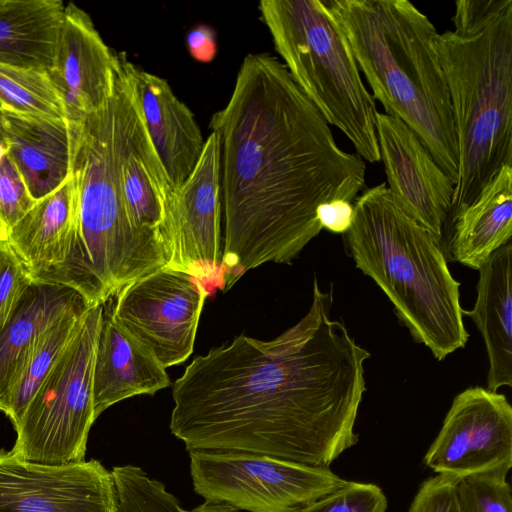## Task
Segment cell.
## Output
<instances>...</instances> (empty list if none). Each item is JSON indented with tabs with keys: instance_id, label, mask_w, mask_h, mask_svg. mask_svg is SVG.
Masks as SVG:
<instances>
[{
	"instance_id": "7c38bea8",
	"label": "cell",
	"mask_w": 512,
	"mask_h": 512,
	"mask_svg": "<svg viewBox=\"0 0 512 512\" xmlns=\"http://www.w3.org/2000/svg\"><path fill=\"white\" fill-rule=\"evenodd\" d=\"M436 474L460 479L512 467V407L506 396L482 387L459 393L424 456Z\"/></svg>"
},
{
	"instance_id": "83f0119b",
	"label": "cell",
	"mask_w": 512,
	"mask_h": 512,
	"mask_svg": "<svg viewBox=\"0 0 512 512\" xmlns=\"http://www.w3.org/2000/svg\"><path fill=\"white\" fill-rule=\"evenodd\" d=\"M507 469H495L462 477L456 483L459 512H512V493Z\"/></svg>"
},
{
	"instance_id": "44dd1931",
	"label": "cell",
	"mask_w": 512,
	"mask_h": 512,
	"mask_svg": "<svg viewBox=\"0 0 512 512\" xmlns=\"http://www.w3.org/2000/svg\"><path fill=\"white\" fill-rule=\"evenodd\" d=\"M120 181L133 222L142 230L162 238L170 251L166 218L176 190L153 147L139 104L123 150Z\"/></svg>"
},
{
	"instance_id": "8992f818",
	"label": "cell",
	"mask_w": 512,
	"mask_h": 512,
	"mask_svg": "<svg viewBox=\"0 0 512 512\" xmlns=\"http://www.w3.org/2000/svg\"><path fill=\"white\" fill-rule=\"evenodd\" d=\"M353 205L343 240L356 267L382 289L402 325L436 359L464 347L460 283L436 236L395 203L385 183L366 189Z\"/></svg>"
},
{
	"instance_id": "2e32d148",
	"label": "cell",
	"mask_w": 512,
	"mask_h": 512,
	"mask_svg": "<svg viewBox=\"0 0 512 512\" xmlns=\"http://www.w3.org/2000/svg\"><path fill=\"white\" fill-rule=\"evenodd\" d=\"M78 206V179L73 171L11 229L5 241L32 280L51 283L67 261L77 236Z\"/></svg>"
},
{
	"instance_id": "7402d4cb",
	"label": "cell",
	"mask_w": 512,
	"mask_h": 512,
	"mask_svg": "<svg viewBox=\"0 0 512 512\" xmlns=\"http://www.w3.org/2000/svg\"><path fill=\"white\" fill-rule=\"evenodd\" d=\"M477 297L463 310L481 332L489 359L487 386H512V244L497 249L478 269Z\"/></svg>"
},
{
	"instance_id": "4fadbf2b",
	"label": "cell",
	"mask_w": 512,
	"mask_h": 512,
	"mask_svg": "<svg viewBox=\"0 0 512 512\" xmlns=\"http://www.w3.org/2000/svg\"><path fill=\"white\" fill-rule=\"evenodd\" d=\"M0 512H118V497L98 460L44 464L1 449Z\"/></svg>"
},
{
	"instance_id": "e0dca14e",
	"label": "cell",
	"mask_w": 512,
	"mask_h": 512,
	"mask_svg": "<svg viewBox=\"0 0 512 512\" xmlns=\"http://www.w3.org/2000/svg\"><path fill=\"white\" fill-rule=\"evenodd\" d=\"M171 385L166 368L110 310L103 312L93 368L95 418L110 406L138 395H154Z\"/></svg>"
},
{
	"instance_id": "4dcf8cb0",
	"label": "cell",
	"mask_w": 512,
	"mask_h": 512,
	"mask_svg": "<svg viewBox=\"0 0 512 512\" xmlns=\"http://www.w3.org/2000/svg\"><path fill=\"white\" fill-rule=\"evenodd\" d=\"M32 278L7 241L0 240V333L11 320Z\"/></svg>"
},
{
	"instance_id": "7a4b0ae2",
	"label": "cell",
	"mask_w": 512,
	"mask_h": 512,
	"mask_svg": "<svg viewBox=\"0 0 512 512\" xmlns=\"http://www.w3.org/2000/svg\"><path fill=\"white\" fill-rule=\"evenodd\" d=\"M210 128L220 146L224 291L264 263L290 264L323 229L319 206L352 202L365 185L364 160L337 145L271 54L245 56Z\"/></svg>"
},
{
	"instance_id": "6da1fadb",
	"label": "cell",
	"mask_w": 512,
	"mask_h": 512,
	"mask_svg": "<svg viewBox=\"0 0 512 512\" xmlns=\"http://www.w3.org/2000/svg\"><path fill=\"white\" fill-rule=\"evenodd\" d=\"M314 279L308 313L275 339L244 334L197 356L174 382L170 431L187 450H234L330 466L354 446L370 357L330 318Z\"/></svg>"
},
{
	"instance_id": "e575fe53",
	"label": "cell",
	"mask_w": 512,
	"mask_h": 512,
	"mask_svg": "<svg viewBox=\"0 0 512 512\" xmlns=\"http://www.w3.org/2000/svg\"><path fill=\"white\" fill-rule=\"evenodd\" d=\"M191 512H240L239 510L223 504V503H211L204 501V503L200 504Z\"/></svg>"
},
{
	"instance_id": "52a82bcc",
	"label": "cell",
	"mask_w": 512,
	"mask_h": 512,
	"mask_svg": "<svg viewBox=\"0 0 512 512\" xmlns=\"http://www.w3.org/2000/svg\"><path fill=\"white\" fill-rule=\"evenodd\" d=\"M259 11L290 75L362 159L380 161L377 108L346 36L323 0H262Z\"/></svg>"
},
{
	"instance_id": "ba28073f",
	"label": "cell",
	"mask_w": 512,
	"mask_h": 512,
	"mask_svg": "<svg viewBox=\"0 0 512 512\" xmlns=\"http://www.w3.org/2000/svg\"><path fill=\"white\" fill-rule=\"evenodd\" d=\"M103 304L90 306L82 323L15 427L11 451L44 463L84 460L93 409V368Z\"/></svg>"
},
{
	"instance_id": "4316f807",
	"label": "cell",
	"mask_w": 512,
	"mask_h": 512,
	"mask_svg": "<svg viewBox=\"0 0 512 512\" xmlns=\"http://www.w3.org/2000/svg\"><path fill=\"white\" fill-rule=\"evenodd\" d=\"M118 512H191L185 510L165 485L151 478L141 467H113Z\"/></svg>"
},
{
	"instance_id": "5bb4252c",
	"label": "cell",
	"mask_w": 512,
	"mask_h": 512,
	"mask_svg": "<svg viewBox=\"0 0 512 512\" xmlns=\"http://www.w3.org/2000/svg\"><path fill=\"white\" fill-rule=\"evenodd\" d=\"M377 140L395 203L440 240L454 183L400 118L377 113Z\"/></svg>"
},
{
	"instance_id": "484cf974",
	"label": "cell",
	"mask_w": 512,
	"mask_h": 512,
	"mask_svg": "<svg viewBox=\"0 0 512 512\" xmlns=\"http://www.w3.org/2000/svg\"><path fill=\"white\" fill-rule=\"evenodd\" d=\"M0 110L65 120L63 102L48 72L0 64Z\"/></svg>"
},
{
	"instance_id": "d590c367",
	"label": "cell",
	"mask_w": 512,
	"mask_h": 512,
	"mask_svg": "<svg viewBox=\"0 0 512 512\" xmlns=\"http://www.w3.org/2000/svg\"><path fill=\"white\" fill-rule=\"evenodd\" d=\"M8 147L5 140L3 114L0 110V160L7 153Z\"/></svg>"
},
{
	"instance_id": "9c48e42d",
	"label": "cell",
	"mask_w": 512,
	"mask_h": 512,
	"mask_svg": "<svg viewBox=\"0 0 512 512\" xmlns=\"http://www.w3.org/2000/svg\"><path fill=\"white\" fill-rule=\"evenodd\" d=\"M194 491L239 511L301 512L347 483L329 466L234 450H189Z\"/></svg>"
},
{
	"instance_id": "d6986e66",
	"label": "cell",
	"mask_w": 512,
	"mask_h": 512,
	"mask_svg": "<svg viewBox=\"0 0 512 512\" xmlns=\"http://www.w3.org/2000/svg\"><path fill=\"white\" fill-rule=\"evenodd\" d=\"M7 155L38 201L73 172L75 131L65 120L2 112Z\"/></svg>"
},
{
	"instance_id": "d6a6232c",
	"label": "cell",
	"mask_w": 512,
	"mask_h": 512,
	"mask_svg": "<svg viewBox=\"0 0 512 512\" xmlns=\"http://www.w3.org/2000/svg\"><path fill=\"white\" fill-rule=\"evenodd\" d=\"M317 216L322 228L344 234L352 225L354 205L345 200H333L321 204Z\"/></svg>"
},
{
	"instance_id": "8fae6325",
	"label": "cell",
	"mask_w": 512,
	"mask_h": 512,
	"mask_svg": "<svg viewBox=\"0 0 512 512\" xmlns=\"http://www.w3.org/2000/svg\"><path fill=\"white\" fill-rule=\"evenodd\" d=\"M222 217L220 146L211 131L166 218L171 255L167 267L194 276L208 296L225 289Z\"/></svg>"
},
{
	"instance_id": "ffe728a7",
	"label": "cell",
	"mask_w": 512,
	"mask_h": 512,
	"mask_svg": "<svg viewBox=\"0 0 512 512\" xmlns=\"http://www.w3.org/2000/svg\"><path fill=\"white\" fill-rule=\"evenodd\" d=\"M512 235V166L504 165L477 198L447 216L439 244L447 260L478 270Z\"/></svg>"
},
{
	"instance_id": "f1b7e54d",
	"label": "cell",
	"mask_w": 512,
	"mask_h": 512,
	"mask_svg": "<svg viewBox=\"0 0 512 512\" xmlns=\"http://www.w3.org/2000/svg\"><path fill=\"white\" fill-rule=\"evenodd\" d=\"M387 498L373 483L347 481L342 487L312 502L301 512H386Z\"/></svg>"
},
{
	"instance_id": "9a60e30c",
	"label": "cell",
	"mask_w": 512,
	"mask_h": 512,
	"mask_svg": "<svg viewBox=\"0 0 512 512\" xmlns=\"http://www.w3.org/2000/svg\"><path fill=\"white\" fill-rule=\"evenodd\" d=\"M118 65L119 53L106 45L90 16L68 3L55 63L48 75L63 102L69 125L81 123L106 104Z\"/></svg>"
},
{
	"instance_id": "3957f363",
	"label": "cell",
	"mask_w": 512,
	"mask_h": 512,
	"mask_svg": "<svg viewBox=\"0 0 512 512\" xmlns=\"http://www.w3.org/2000/svg\"><path fill=\"white\" fill-rule=\"evenodd\" d=\"M134 66L121 53L110 98L73 126L77 236L51 283L75 290L91 305L104 304L127 284L170 262L163 239L133 222L121 189L123 150L139 104Z\"/></svg>"
},
{
	"instance_id": "5b68a950",
	"label": "cell",
	"mask_w": 512,
	"mask_h": 512,
	"mask_svg": "<svg viewBox=\"0 0 512 512\" xmlns=\"http://www.w3.org/2000/svg\"><path fill=\"white\" fill-rule=\"evenodd\" d=\"M372 96L405 122L456 184L458 145L437 30L408 0H323Z\"/></svg>"
},
{
	"instance_id": "1f68e13d",
	"label": "cell",
	"mask_w": 512,
	"mask_h": 512,
	"mask_svg": "<svg viewBox=\"0 0 512 512\" xmlns=\"http://www.w3.org/2000/svg\"><path fill=\"white\" fill-rule=\"evenodd\" d=\"M458 479L436 474L423 481L409 512H459L456 499Z\"/></svg>"
},
{
	"instance_id": "836d02e7",
	"label": "cell",
	"mask_w": 512,
	"mask_h": 512,
	"mask_svg": "<svg viewBox=\"0 0 512 512\" xmlns=\"http://www.w3.org/2000/svg\"><path fill=\"white\" fill-rule=\"evenodd\" d=\"M187 46L195 59L202 62L211 61L216 53L214 33L210 28L200 25L187 35Z\"/></svg>"
},
{
	"instance_id": "ac0fdd59",
	"label": "cell",
	"mask_w": 512,
	"mask_h": 512,
	"mask_svg": "<svg viewBox=\"0 0 512 512\" xmlns=\"http://www.w3.org/2000/svg\"><path fill=\"white\" fill-rule=\"evenodd\" d=\"M134 77L146 130L177 190L193 171L205 140L192 111L177 98L165 79L136 65Z\"/></svg>"
},
{
	"instance_id": "603a6c76",
	"label": "cell",
	"mask_w": 512,
	"mask_h": 512,
	"mask_svg": "<svg viewBox=\"0 0 512 512\" xmlns=\"http://www.w3.org/2000/svg\"><path fill=\"white\" fill-rule=\"evenodd\" d=\"M85 302L67 286L32 281L0 333V408L43 332L64 313Z\"/></svg>"
},
{
	"instance_id": "30bf717a",
	"label": "cell",
	"mask_w": 512,
	"mask_h": 512,
	"mask_svg": "<svg viewBox=\"0 0 512 512\" xmlns=\"http://www.w3.org/2000/svg\"><path fill=\"white\" fill-rule=\"evenodd\" d=\"M110 310L114 320L165 367L192 354L208 293L192 275L163 267L124 286Z\"/></svg>"
},
{
	"instance_id": "f546056e",
	"label": "cell",
	"mask_w": 512,
	"mask_h": 512,
	"mask_svg": "<svg viewBox=\"0 0 512 512\" xmlns=\"http://www.w3.org/2000/svg\"><path fill=\"white\" fill-rule=\"evenodd\" d=\"M36 202L6 153L0 160V240L7 239L11 229Z\"/></svg>"
},
{
	"instance_id": "cb8c5ba5",
	"label": "cell",
	"mask_w": 512,
	"mask_h": 512,
	"mask_svg": "<svg viewBox=\"0 0 512 512\" xmlns=\"http://www.w3.org/2000/svg\"><path fill=\"white\" fill-rule=\"evenodd\" d=\"M65 7L61 0H0V64L49 72Z\"/></svg>"
},
{
	"instance_id": "d4e9b609",
	"label": "cell",
	"mask_w": 512,
	"mask_h": 512,
	"mask_svg": "<svg viewBox=\"0 0 512 512\" xmlns=\"http://www.w3.org/2000/svg\"><path fill=\"white\" fill-rule=\"evenodd\" d=\"M90 306L92 305L85 302L70 309L40 336L24 370L0 408L14 428L20 423L34 395L77 333Z\"/></svg>"
},
{
	"instance_id": "277c9868",
	"label": "cell",
	"mask_w": 512,
	"mask_h": 512,
	"mask_svg": "<svg viewBox=\"0 0 512 512\" xmlns=\"http://www.w3.org/2000/svg\"><path fill=\"white\" fill-rule=\"evenodd\" d=\"M435 37L450 95L458 174L447 216L512 166V0H458ZM447 218V217H446Z\"/></svg>"
}]
</instances>
